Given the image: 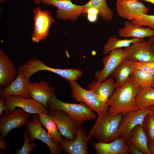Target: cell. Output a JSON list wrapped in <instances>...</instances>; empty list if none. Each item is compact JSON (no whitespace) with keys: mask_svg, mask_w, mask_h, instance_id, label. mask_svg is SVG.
<instances>
[{"mask_svg":"<svg viewBox=\"0 0 154 154\" xmlns=\"http://www.w3.org/2000/svg\"><path fill=\"white\" fill-rule=\"evenodd\" d=\"M141 38H133L131 39H119L116 35L110 36L103 47V53L105 54H109L111 51L116 49L126 48Z\"/></svg>","mask_w":154,"mask_h":154,"instance_id":"cell-26","label":"cell"},{"mask_svg":"<svg viewBox=\"0 0 154 154\" xmlns=\"http://www.w3.org/2000/svg\"><path fill=\"white\" fill-rule=\"evenodd\" d=\"M127 147L129 154H143L129 140H127Z\"/></svg>","mask_w":154,"mask_h":154,"instance_id":"cell-34","label":"cell"},{"mask_svg":"<svg viewBox=\"0 0 154 154\" xmlns=\"http://www.w3.org/2000/svg\"><path fill=\"white\" fill-rule=\"evenodd\" d=\"M84 7L82 13H86L88 8L94 7L98 9L99 14L103 20L110 21L113 17V13L108 7L106 0H90L84 5Z\"/></svg>","mask_w":154,"mask_h":154,"instance_id":"cell-28","label":"cell"},{"mask_svg":"<svg viewBox=\"0 0 154 154\" xmlns=\"http://www.w3.org/2000/svg\"><path fill=\"white\" fill-rule=\"evenodd\" d=\"M41 2L57 7L56 16L59 19L75 21L82 13L84 9V5L73 4L71 0H41Z\"/></svg>","mask_w":154,"mask_h":154,"instance_id":"cell-11","label":"cell"},{"mask_svg":"<svg viewBox=\"0 0 154 154\" xmlns=\"http://www.w3.org/2000/svg\"><path fill=\"white\" fill-rule=\"evenodd\" d=\"M123 27L118 31L119 36L125 38L129 37L143 39L154 35V30L150 27L143 26L127 20L123 24Z\"/></svg>","mask_w":154,"mask_h":154,"instance_id":"cell-21","label":"cell"},{"mask_svg":"<svg viewBox=\"0 0 154 154\" xmlns=\"http://www.w3.org/2000/svg\"><path fill=\"white\" fill-rule=\"evenodd\" d=\"M127 58L135 62L154 61V52L148 41L143 39L124 48Z\"/></svg>","mask_w":154,"mask_h":154,"instance_id":"cell-16","label":"cell"},{"mask_svg":"<svg viewBox=\"0 0 154 154\" xmlns=\"http://www.w3.org/2000/svg\"><path fill=\"white\" fill-rule=\"evenodd\" d=\"M140 89L131 74L123 86L116 88L108 100L106 104L109 107L108 114L114 116L138 110L135 98Z\"/></svg>","mask_w":154,"mask_h":154,"instance_id":"cell-1","label":"cell"},{"mask_svg":"<svg viewBox=\"0 0 154 154\" xmlns=\"http://www.w3.org/2000/svg\"><path fill=\"white\" fill-rule=\"evenodd\" d=\"M132 21L140 25L148 26L154 30V15L143 14Z\"/></svg>","mask_w":154,"mask_h":154,"instance_id":"cell-32","label":"cell"},{"mask_svg":"<svg viewBox=\"0 0 154 154\" xmlns=\"http://www.w3.org/2000/svg\"><path fill=\"white\" fill-rule=\"evenodd\" d=\"M23 109L16 108L10 113H2L0 118V133L5 136L11 130L26 125L31 116Z\"/></svg>","mask_w":154,"mask_h":154,"instance_id":"cell-9","label":"cell"},{"mask_svg":"<svg viewBox=\"0 0 154 154\" xmlns=\"http://www.w3.org/2000/svg\"><path fill=\"white\" fill-rule=\"evenodd\" d=\"M135 100L139 109L154 106V87L141 89Z\"/></svg>","mask_w":154,"mask_h":154,"instance_id":"cell-27","label":"cell"},{"mask_svg":"<svg viewBox=\"0 0 154 154\" xmlns=\"http://www.w3.org/2000/svg\"><path fill=\"white\" fill-rule=\"evenodd\" d=\"M6 111V108L5 104L4 97L0 96V116L2 114L3 110Z\"/></svg>","mask_w":154,"mask_h":154,"instance_id":"cell-36","label":"cell"},{"mask_svg":"<svg viewBox=\"0 0 154 154\" xmlns=\"http://www.w3.org/2000/svg\"><path fill=\"white\" fill-rule=\"evenodd\" d=\"M99 13L98 9L97 8L92 7L88 8L86 10V13L98 15Z\"/></svg>","mask_w":154,"mask_h":154,"instance_id":"cell-37","label":"cell"},{"mask_svg":"<svg viewBox=\"0 0 154 154\" xmlns=\"http://www.w3.org/2000/svg\"><path fill=\"white\" fill-rule=\"evenodd\" d=\"M47 105L50 110H61L64 112L79 127L84 122L91 121L96 118L93 111L83 103H71L62 102L56 96L52 97Z\"/></svg>","mask_w":154,"mask_h":154,"instance_id":"cell-3","label":"cell"},{"mask_svg":"<svg viewBox=\"0 0 154 154\" xmlns=\"http://www.w3.org/2000/svg\"><path fill=\"white\" fill-rule=\"evenodd\" d=\"M152 87H154V78L153 82V84H152Z\"/></svg>","mask_w":154,"mask_h":154,"instance_id":"cell-45","label":"cell"},{"mask_svg":"<svg viewBox=\"0 0 154 154\" xmlns=\"http://www.w3.org/2000/svg\"><path fill=\"white\" fill-rule=\"evenodd\" d=\"M132 75L134 80L141 89L152 87L154 75L136 69Z\"/></svg>","mask_w":154,"mask_h":154,"instance_id":"cell-29","label":"cell"},{"mask_svg":"<svg viewBox=\"0 0 154 154\" xmlns=\"http://www.w3.org/2000/svg\"><path fill=\"white\" fill-rule=\"evenodd\" d=\"M151 110L150 107L125 114L119 126L118 137H123L127 140L131 131L135 127L139 125L142 126L145 117Z\"/></svg>","mask_w":154,"mask_h":154,"instance_id":"cell-12","label":"cell"},{"mask_svg":"<svg viewBox=\"0 0 154 154\" xmlns=\"http://www.w3.org/2000/svg\"><path fill=\"white\" fill-rule=\"evenodd\" d=\"M23 136L24 139V144L20 149H17L15 152L16 154H29L36 146L35 143H30L28 133L27 130L24 131Z\"/></svg>","mask_w":154,"mask_h":154,"instance_id":"cell-31","label":"cell"},{"mask_svg":"<svg viewBox=\"0 0 154 154\" xmlns=\"http://www.w3.org/2000/svg\"><path fill=\"white\" fill-rule=\"evenodd\" d=\"M135 69L154 76V61L135 62Z\"/></svg>","mask_w":154,"mask_h":154,"instance_id":"cell-33","label":"cell"},{"mask_svg":"<svg viewBox=\"0 0 154 154\" xmlns=\"http://www.w3.org/2000/svg\"><path fill=\"white\" fill-rule=\"evenodd\" d=\"M148 143L154 145V111L151 109L145 117L142 126Z\"/></svg>","mask_w":154,"mask_h":154,"instance_id":"cell-30","label":"cell"},{"mask_svg":"<svg viewBox=\"0 0 154 154\" xmlns=\"http://www.w3.org/2000/svg\"><path fill=\"white\" fill-rule=\"evenodd\" d=\"M18 69L10 58L3 50H0V85L4 88L9 85L16 77Z\"/></svg>","mask_w":154,"mask_h":154,"instance_id":"cell-19","label":"cell"},{"mask_svg":"<svg viewBox=\"0 0 154 154\" xmlns=\"http://www.w3.org/2000/svg\"><path fill=\"white\" fill-rule=\"evenodd\" d=\"M33 12L34 26L32 40L37 43L45 39L54 20L48 11L43 10L39 6L35 8Z\"/></svg>","mask_w":154,"mask_h":154,"instance_id":"cell-7","label":"cell"},{"mask_svg":"<svg viewBox=\"0 0 154 154\" xmlns=\"http://www.w3.org/2000/svg\"><path fill=\"white\" fill-rule=\"evenodd\" d=\"M18 69V73L15 78L7 87L2 89L0 88V96L4 97L9 96H17L31 98L29 90V81L25 77L22 66H19Z\"/></svg>","mask_w":154,"mask_h":154,"instance_id":"cell-17","label":"cell"},{"mask_svg":"<svg viewBox=\"0 0 154 154\" xmlns=\"http://www.w3.org/2000/svg\"><path fill=\"white\" fill-rule=\"evenodd\" d=\"M128 140L143 154H151L147 137L141 125H138L132 129Z\"/></svg>","mask_w":154,"mask_h":154,"instance_id":"cell-24","label":"cell"},{"mask_svg":"<svg viewBox=\"0 0 154 154\" xmlns=\"http://www.w3.org/2000/svg\"><path fill=\"white\" fill-rule=\"evenodd\" d=\"M116 6L120 17L131 21L143 14H147L149 11L148 8L137 0H117Z\"/></svg>","mask_w":154,"mask_h":154,"instance_id":"cell-13","label":"cell"},{"mask_svg":"<svg viewBox=\"0 0 154 154\" xmlns=\"http://www.w3.org/2000/svg\"><path fill=\"white\" fill-rule=\"evenodd\" d=\"M29 90L32 98L48 109V101L52 97L56 96L54 88L44 81L30 83Z\"/></svg>","mask_w":154,"mask_h":154,"instance_id":"cell-18","label":"cell"},{"mask_svg":"<svg viewBox=\"0 0 154 154\" xmlns=\"http://www.w3.org/2000/svg\"><path fill=\"white\" fill-rule=\"evenodd\" d=\"M139 1H144L150 3L154 4V0H137Z\"/></svg>","mask_w":154,"mask_h":154,"instance_id":"cell-42","label":"cell"},{"mask_svg":"<svg viewBox=\"0 0 154 154\" xmlns=\"http://www.w3.org/2000/svg\"><path fill=\"white\" fill-rule=\"evenodd\" d=\"M91 137L81 125L78 127L74 139H63L59 145L61 151L69 154H87V146Z\"/></svg>","mask_w":154,"mask_h":154,"instance_id":"cell-14","label":"cell"},{"mask_svg":"<svg viewBox=\"0 0 154 154\" xmlns=\"http://www.w3.org/2000/svg\"><path fill=\"white\" fill-rule=\"evenodd\" d=\"M98 15L87 14V19L88 21L90 22H95L97 19Z\"/></svg>","mask_w":154,"mask_h":154,"instance_id":"cell-38","label":"cell"},{"mask_svg":"<svg viewBox=\"0 0 154 154\" xmlns=\"http://www.w3.org/2000/svg\"><path fill=\"white\" fill-rule=\"evenodd\" d=\"M6 108L5 112L10 113L15 109L20 108L31 114L42 113L47 114L48 108L32 98L19 96H9L4 97Z\"/></svg>","mask_w":154,"mask_h":154,"instance_id":"cell-8","label":"cell"},{"mask_svg":"<svg viewBox=\"0 0 154 154\" xmlns=\"http://www.w3.org/2000/svg\"><path fill=\"white\" fill-rule=\"evenodd\" d=\"M6 0H0V2L1 3H2L5 2Z\"/></svg>","mask_w":154,"mask_h":154,"instance_id":"cell-43","label":"cell"},{"mask_svg":"<svg viewBox=\"0 0 154 154\" xmlns=\"http://www.w3.org/2000/svg\"><path fill=\"white\" fill-rule=\"evenodd\" d=\"M70 84L72 97L76 100L84 103L97 114L108 111L109 107L99 95L84 89L76 81L70 82Z\"/></svg>","mask_w":154,"mask_h":154,"instance_id":"cell-5","label":"cell"},{"mask_svg":"<svg viewBox=\"0 0 154 154\" xmlns=\"http://www.w3.org/2000/svg\"><path fill=\"white\" fill-rule=\"evenodd\" d=\"M5 137L2 135L0 136V149L3 150H5L8 149Z\"/></svg>","mask_w":154,"mask_h":154,"instance_id":"cell-35","label":"cell"},{"mask_svg":"<svg viewBox=\"0 0 154 154\" xmlns=\"http://www.w3.org/2000/svg\"><path fill=\"white\" fill-rule=\"evenodd\" d=\"M42 125L38 115L32 114V121H28L26 125L29 142L32 143L35 139L39 140L47 145L51 154H60L61 150L58 144L49 136Z\"/></svg>","mask_w":154,"mask_h":154,"instance_id":"cell-6","label":"cell"},{"mask_svg":"<svg viewBox=\"0 0 154 154\" xmlns=\"http://www.w3.org/2000/svg\"><path fill=\"white\" fill-rule=\"evenodd\" d=\"M148 41L150 43L154 52V35L149 37Z\"/></svg>","mask_w":154,"mask_h":154,"instance_id":"cell-39","label":"cell"},{"mask_svg":"<svg viewBox=\"0 0 154 154\" xmlns=\"http://www.w3.org/2000/svg\"><path fill=\"white\" fill-rule=\"evenodd\" d=\"M148 147L150 153L154 154V145L148 143Z\"/></svg>","mask_w":154,"mask_h":154,"instance_id":"cell-40","label":"cell"},{"mask_svg":"<svg viewBox=\"0 0 154 154\" xmlns=\"http://www.w3.org/2000/svg\"><path fill=\"white\" fill-rule=\"evenodd\" d=\"M127 58L126 53L122 48L112 50L105 56L102 60L104 64L103 68L97 71L95 74L96 81L98 83H101L105 80Z\"/></svg>","mask_w":154,"mask_h":154,"instance_id":"cell-10","label":"cell"},{"mask_svg":"<svg viewBox=\"0 0 154 154\" xmlns=\"http://www.w3.org/2000/svg\"><path fill=\"white\" fill-rule=\"evenodd\" d=\"M41 124L48 130L49 136L55 143L59 144L63 139L52 117L47 114L40 113L38 114Z\"/></svg>","mask_w":154,"mask_h":154,"instance_id":"cell-25","label":"cell"},{"mask_svg":"<svg viewBox=\"0 0 154 154\" xmlns=\"http://www.w3.org/2000/svg\"><path fill=\"white\" fill-rule=\"evenodd\" d=\"M135 69V62L127 58L122 62L110 76L116 80V88L123 86Z\"/></svg>","mask_w":154,"mask_h":154,"instance_id":"cell-22","label":"cell"},{"mask_svg":"<svg viewBox=\"0 0 154 154\" xmlns=\"http://www.w3.org/2000/svg\"><path fill=\"white\" fill-rule=\"evenodd\" d=\"M22 69L26 78L29 81L35 73L42 70H47L55 73L70 82L76 81L82 76L81 70L75 69H57L50 67L40 60L31 58L22 66Z\"/></svg>","mask_w":154,"mask_h":154,"instance_id":"cell-4","label":"cell"},{"mask_svg":"<svg viewBox=\"0 0 154 154\" xmlns=\"http://www.w3.org/2000/svg\"><path fill=\"white\" fill-rule=\"evenodd\" d=\"M33 1L35 4L38 5L41 2V0H33Z\"/></svg>","mask_w":154,"mask_h":154,"instance_id":"cell-41","label":"cell"},{"mask_svg":"<svg viewBox=\"0 0 154 154\" xmlns=\"http://www.w3.org/2000/svg\"><path fill=\"white\" fill-rule=\"evenodd\" d=\"M47 114L52 117L61 135L68 140L74 139L79 127L69 116L61 110H50Z\"/></svg>","mask_w":154,"mask_h":154,"instance_id":"cell-15","label":"cell"},{"mask_svg":"<svg viewBox=\"0 0 154 154\" xmlns=\"http://www.w3.org/2000/svg\"><path fill=\"white\" fill-rule=\"evenodd\" d=\"M114 78L110 77L101 83L92 81L89 85V90L99 95L106 103L112 96L116 88Z\"/></svg>","mask_w":154,"mask_h":154,"instance_id":"cell-23","label":"cell"},{"mask_svg":"<svg viewBox=\"0 0 154 154\" xmlns=\"http://www.w3.org/2000/svg\"><path fill=\"white\" fill-rule=\"evenodd\" d=\"M127 140L120 137L108 143H95L93 147L98 154H128Z\"/></svg>","mask_w":154,"mask_h":154,"instance_id":"cell-20","label":"cell"},{"mask_svg":"<svg viewBox=\"0 0 154 154\" xmlns=\"http://www.w3.org/2000/svg\"><path fill=\"white\" fill-rule=\"evenodd\" d=\"M97 114V119L90 130L89 136L104 143L110 142L117 138L119 126L125 114L112 116L106 111Z\"/></svg>","mask_w":154,"mask_h":154,"instance_id":"cell-2","label":"cell"},{"mask_svg":"<svg viewBox=\"0 0 154 154\" xmlns=\"http://www.w3.org/2000/svg\"><path fill=\"white\" fill-rule=\"evenodd\" d=\"M151 108L152 110L154 111V106H151Z\"/></svg>","mask_w":154,"mask_h":154,"instance_id":"cell-44","label":"cell"}]
</instances>
